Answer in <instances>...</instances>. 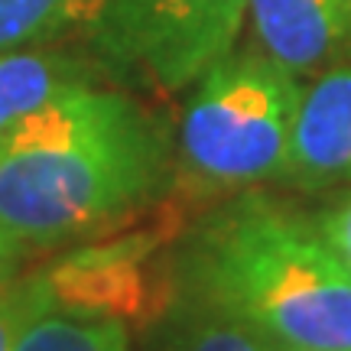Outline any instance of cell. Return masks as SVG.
Instances as JSON below:
<instances>
[{"instance_id":"cell-1","label":"cell","mask_w":351,"mask_h":351,"mask_svg":"<svg viewBox=\"0 0 351 351\" xmlns=\"http://www.w3.org/2000/svg\"><path fill=\"white\" fill-rule=\"evenodd\" d=\"M169 140L134 98L78 85L0 134V257L46 251L160 189Z\"/></svg>"},{"instance_id":"cell-2","label":"cell","mask_w":351,"mask_h":351,"mask_svg":"<svg viewBox=\"0 0 351 351\" xmlns=\"http://www.w3.org/2000/svg\"><path fill=\"white\" fill-rule=\"evenodd\" d=\"M186 289L296 351H351V270L319 228L267 199L208 218L182 263Z\"/></svg>"},{"instance_id":"cell-3","label":"cell","mask_w":351,"mask_h":351,"mask_svg":"<svg viewBox=\"0 0 351 351\" xmlns=\"http://www.w3.org/2000/svg\"><path fill=\"white\" fill-rule=\"evenodd\" d=\"M302 88L267 52H228L199 75L182 114V160L208 186L283 176Z\"/></svg>"},{"instance_id":"cell-4","label":"cell","mask_w":351,"mask_h":351,"mask_svg":"<svg viewBox=\"0 0 351 351\" xmlns=\"http://www.w3.org/2000/svg\"><path fill=\"white\" fill-rule=\"evenodd\" d=\"M247 0H82L75 29L111 65L176 91L231 52Z\"/></svg>"},{"instance_id":"cell-5","label":"cell","mask_w":351,"mask_h":351,"mask_svg":"<svg viewBox=\"0 0 351 351\" xmlns=\"http://www.w3.org/2000/svg\"><path fill=\"white\" fill-rule=\"evenodd\" d=\"M156 238L137 234L101 247H82L36 276L46 309L98 319H143L156 306V280L147 257Z\"/></svg>"},{"instance_id":"cell-6","label":"cell","mask_w":351,"mask_h":351,"mask_svg":"<svg viewBox=\"0 0 351 351\" xmlns=\"http://www.w3.org/2000/svg\"><path fill=\"white\" fill-rule=\"evenodd\" d=\"M283 176L300 186L351 182V69H332L302 91Z\"/></svg>"},{"instance_id":"cell-7","label":"cell","mask_w":351,"mask_h":351,"mask_svg":"<svg viewBox=\"0 0 351 351\" xmlns=\"http://www.w3.org/2000/svg\"><path fill=\"white\" fill-rule=\"evenodd\" d=\"M263 52L293 75L328 62L351 39V0H247Z\"/></svg>"},{"instance_id":"cell-8","label":"cell","mask_w":351,"mask_h":351,"mask_svg":"<svg viewBox=\"0 0 351 351\" xmlns=\"http://www.w3.org/2000/svg\"><path fill=\"white\" fill-rule=\"evenodd\" d=\"M78 85H91L88 69L65 52L29 49V46L3 49L0 52V134Z\"/></svg>"},{"instance_id":"cell-9","label":"cell","mask_w":351,"mask_h":351,"mask_svg":"<svg viewBox=\"0 0 351 351\" xmlns=\"http://www.w3.org/2000/svg\"><path fill=\"white\" fill-rule=\"evenodd\" d=\"M267 341L257 326L186 289L169 306L160 351H263Z\"/></svg>"},{"instance_id":"cell-10","label":"cell","mask_w":351,"mask_h":351,"mask_svg":"<svg viewBox=\"0 0 351 351\" xmlns=\"http://www.w3.org/2000/svg\"><path fill=\"white\" fill-rule=\"evenodd\" d=\"M13 351H127V322L82 319L49 309L20 328Z\"/></svg>"},{"instance_id":"cell-11","label":"cell","mask_w":351,"mask_h":351,"mask_svg":"<svg viewBox=\"0 0 351 351\" xmlns=\"http://www.w3.org/2000/svg\"><path fill=\"white\" fill-rule=\"evenodd\" d=\"M82 0H0V52L33 46L78 20Z\"/></svg>"},{"instance_id":"cell-12","label":"cell","mask_w":351,"mask_h":351,"mask_svg":"<svg viewBox=\"0 0 351 351\" xmlns=\"http://www.w3.org/2000/svg\"><path fill=\"white\" fill-rule=\"evenodd\" d=\"M39 313H49V309L43 302V289H39L36 280L3 293L0 296V351H13V341L20 335V328L29 319H36Z\"/></svg>"},{"instance_id":"cell-13","label":"cell","mask_w":351,"mask_h":351,"mask_svg":"<svg viewBox=\"0 0 351 351\" xmlns=\"http://www.w3.org/2000/svg\"><path fill=\"white\" fill-rule=\"evenodd\" d=\"M315 228L326 238L328 247L339 254L345 267L351 270V195L335 202V205H328L326 212L315 218Z\"/></svg>"},{"instance_id":"cell-14","label":"cell","mask_w":351,"mask_h":351,"mask_svg":"<svg viewBox=\"0 0 351 351\" xmlns=\"http://www.w3.org/2000/svg\"><path fill=\"white\" fill-rule=\"evenodd\" d=\"M263 351H296V348H287V345H280V341H274V339H270V341H267V348H263Z\"/></svg>"},{"instance_id":"cell-15","label":"cell","mask_w":351,"mask_h":351,"mask_svg":"<svg viewBox=\"0 0 351 351\" xmlns=\"http://www.w3.org/2000/svg\"><path fill=\"white\" fill-rule=\"evenodd\" d=\"M7 267H10V261H3V257H0V280H3V274H7Z\"/></svg>"}]
</instances>
